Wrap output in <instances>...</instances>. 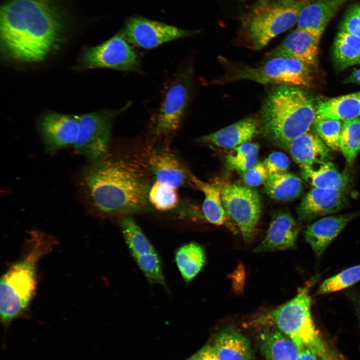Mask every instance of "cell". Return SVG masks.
Segmentation results:
<instances>
[{"label": "cell", "mask_w": 360, "mask_h": 360, "mask_svg": "<svg viewBox=\"0 0 360 360\" xmlns=\"http://www.w3.org/2000/svg\"><path fill=\"white\" fill-rule=\"evenodd\" d=\"M62 24L59 12L49 0H10L0 10L2 48L14 60L40 62L58 44Z\"/></svg>", "instance_id": "obj_1"}, {"label": "cell", "mask_w": 360, "mask_h": 360, "mask_svg": "<svg viewBox=\"0 0 360 360\" xmlns=\"http://www.w3.org/2000/svg\"><path fill=\"white\" fill-rule=\"evenodd\" d=\"M84 183L92 206L108 215L140 212L150 203L151 186L146 172L126 158H106L88 168Z\"/></svg>", "instance_id": "obj_2"}, {"label": "cell", "mask_w": 360, "mask_h": 360, "mask_svg": "<svg viewBox=\"0 0 360 360\" xmlns=\"http://www.w3.org/2000/svg\"><path fill=\"white\" fill-rule=\"evenodd\" d=\"M29 234L24 256L12 264L0 278V316L4 326L27 310L36 289L38 264L56 244L53 237L40 230Z\"/></svg>", "instance_id": "obj_3"}, {"label": "cell", "mask_w": 360, "mask_h": 360, "mask_svg": "<svg viewBox=\"0 0 360 360\" xmlns=\"http://www.w3.org/2000/svg\"><path fill=\"white\" fill-rule=\"evenodd\" d=\"M316 118V104L300 87L280 86L268 96L261 110L262 130L268 138L284 148L309 131Z\"/></svg>", "instance_id": "obj_4"}, {"label": "cell", "mask_w": 360, "mask_h": 360, "mask_svg": "<svg viewBox=\"0 0 360 360\" xmlns=\"http://www.w3.org/2000/svg\"><path fill=\"white\" fill-rule=\"evenodd\" d=\"M312 284L308 282L290 301L262 316L258 324H272L292 340L300 351L308 349L318 360H342L322 338L314 324L309 292Z\"/></svg>", "instance_id": "obj_5"}, {"label": "cell", "mask_w": 360, "mask_h": 360, "mask_svg": "<svg viewBox=\"0 0 360 360\" xmlns=\"http://www.w3.org/2000/svg\"><path fill=\"white\" fill-rule=\"evenodd\" d=\"M306 0H258L242 19L244 37L258 50L297 24Z\"/></svg>", "instance_id": "obj_6"}, {"label": "cell", "mask_w": 360, "mask_h": 360, "mask_svg": "<svg viewBox=\"0 0 360 360\" xmlns=\"http://www.w3.org/2000/svg\"><path fill=\"white\" fill-rule=\"evenodd\" d=\"M311 68L292 58L270 56L269 60L258 66L236 68L225 80H250L264 84L308 87L313 80Z\"/></svg>", "instance_id": "obj_7"}, {"label": "cell", "mask_w": 360, "mask_h": 360, "mask_svg": "<svg viewBox=\"0 0 360 360\" xmlns=\"http://www.w3.org/2000/svg\"><path fill=\"white\" fill-rule=\"evenodd\" d=\"M126 107L119 110L78 115V134L73 145L75 151L93 163L104 158L108 151L113 120Z\"/></svg>", "instance_id": "obj_8"}, {"label": "cell", "mask_w": 360, "mask_h": 360, "mask_svg": "<svg viewBox=\"0 0 360 360\" xmlns=\"http://www.w3.org/2000/svg\"><path fill=\"white\" fill-rule=\"evenodd\" d=\"M222 200L226 214L236 223L244 242H251L262 212L259 194L247 186L229 184L222 189Z\"/></svg>", "instance_id": "obj_9"}, {"label": "cell", "mask_w": 360, "mask_h": 360, "mask_svg": "<svg viewBox=\"0 0 360 360\" xmlns=\"http://www.w3.org/2000/svg\"><path fill=\"white\" fill-rule=\"evenodd\" d=\"M82 62L88 68L126 72H138L140 68L138 54L122 34L88 48L82 56Z\"/></svg>", "instance_id": "obj_10"}, {"label": "cell", "mask_w": 360, "mask_h": 360, "mask_svg": "<svg viewBox=\"0 0 360 360\" xmlns=\"http://www.w3.org/2000/svg\"><path fill=\"white\" fill-rule=\"evenodd\" d=\"M190 97L188 75L179 76L169 87L162 101L153 125V132L158 137H166L180 128Z\"/></svg>", "instance_id": "obj_11"}, {"label": "cell", "mask_w": 360, "mask_h": 360, "mask_svg": "<svg viewBox=\"0 0 360 360\" xmlns=\"http://www.w3.org/2000/svg\"><path fill=\"white\" fill-rule=\"evenodd\" d=\"M192 34L187 30L141 17L128 19L122 33L128 42L146 49L153 48Z\"/></svg>", "instance_id": "obj_12"}, {"label": "cell", "mask_w": 360, "mask_h": 360, "mask_svg": "<svg viewBox=\"0 0 360 360\" xmlns=\"http://www.w3.org/2000/svg\"><path fill=\"white\" fill-rule=\"evenodd\" d=\"M40 132L49 152L74 145L78 134V115L48 113L42 119Z\"/></svg>", "instance_id": "obj_13"}, {"label": "cell", "mask_w": 360, "mask_h": 360, "mask_svg": "<svg viewBox=\"0 0 360 360\" xmlns=\"http://www.w3.org/2000/svg\"><path fill=\"white\" fill-rule=\"evenodd\" d=\"M346 201L344 192L314 188L302 200L298 208V220L308 222L336 212L344 208Z\"/></svg>", "instance_id": "obj_14"}, {"label": "cell", "mask_w": 360, "mask_h": 360, "mask_svg": "<svg viewBox=\"0 0 360 360\" xmlns=\"http://www.w3.org/2000/svg\"><path fill=\"white\" fill-rule=\"evenodd\" d=\"M300 228L294 218L287 212L274 216L265 238L254 249L256 252H272L295 247Z\"/></svg>", "instance_id": "obj_15"}, {"label": "cell", "mask_w": 360, "mask_h": 360, "mask_svg": "<svg viewBox=\"0 0 360 360\" xmlns=\"http://www.w3.org/2000/svg\"><path fill=\"white\" fill-rule=\"evenodd\" d=\"M348 0H318L308 2L301 10L297 30L304 31L318 39L329 22Z\"/></svg>", "instance_id": "obj_16"}, {"label": "cell", "mask_w": 360, "mask_h": 360, "mask_svg": "<svg viewBox=\"0 0 360 360\" xmlns=\"http://www.w3.org/2000/svg\"><path fill=\"white\" fill-rule=\"evenodd\" d=\"M320 40L304 31L296 29L288 36L270 53V56L290 57L311 68L315 67L318 62Z\"/></svg>", "instance_id": "obj_17"}, {"label": "cell", "mask_w": 360, "mask_h": 360, "mask_svg": "<svg viewBox=\"0 0 360 360\" xmlns=\"http://www.w3.org/2000/svg\"><path fill=\"white\" fill-rule=\"evenodd\" d=\"M356 214L332 216L323 218L306 228L304 238L316 257L322 256L327 247Z\"/></svg>", "instance_id": "obj_18"}, {"label": "cell", "mask_w": 360, "mask_h": 360, "mask_svg": "<svg viewBox=\"0 0 360 360\" xmlns=\"http://www.w3.org/2000/svg\"><path fill=\"white\" fill-rule=\"evenodd\" d=\"M259 123L252 117L241 120L214 132L200 136L196 142L232 149L249 142L258 132Z\"/></svg>", "instance_id": "obj_19"}, {"label": "cell", "mask_w": 360, "mask_h": 360, "mask_svg": "<svg viewBox=\"0 0 360 360\" xmlns=\"http://www.w3.org/2000/svg\"><path fill=\"white\" fill-rule=\"evenodd\" d=\"M302 178L314 188L345 192L349 188L348 174L341 172L329 160L300 166Z\"/></svg>", "instance_id": "obj_20"}, {"label": "cell", "mask_w": 360, "mask_h": 360, "mask_svg": "<svg viewBox=\"0 0 360 360\" xmlns=\"http://www.w3.org/2000/svg\"><path fill=\"white\" fill-rule=\"evenodd\" d=\"M148 164L156 182L177 188L187 180L188 174L184 167L167 149L154 150L148 158Z\"/></svg>", "instance_id": "obj_21"}, {"label": "cell", "mask_w": 360, "mask_h": 360, "mask_svg": "<svg viewBox=\"0 0 360 360\" xmlns=\"http://www.w3.org/2000/svg\"><path fill=\"white\" fill-rule=\"evenodd\" d=\"M285 149L300 166L330 158V149L316 133L309 131L292 140Z\"/></svg>", "instance_id": "obj_22"}, {"label": "cell", "mask_w": 360, "mask_h": 360, "mask_svg": "<svg viewBox=\"0 0 360 360\" xmlns=\"http://www.w3.org/2000/svg\"><path fill=\"white\" fill-rule=\"evenodd\" d=\"M259 342L266 360H296L300 352L293 340L273 325L261 331Z\"/></svg>", "instance_id": "obj_23"}, {"label": "cell", "mask_w": 360, "mask_h": 360, "mask_svg": "<svg viewBox=\"0 0 360 360\" xmlns=\"http://www.w3.org/2000/svg\"><path fill=\"white\" fill-rule=\"evenodd\" d=\"M219 360H254L248 340L231 328H225L214 337L212 344Z\"/></svg>", "instance_id": "obj_24"}, {"label": "cell", "mask_w": 360, "mask_h": 360, "mask_svg": "<svg viewBox=\"0 0 360 360\" xmlns=\"http://www.w3.org/2000/svg\"><path fill=\"white\" fill-rule=\"evenodd\" d=\"M360 116V92L318 101L316 118L348 120Z\"/></svg>", "instance_id": "obj_25"}, {"label": "cell", "mask_w": 360, "mask_h": 360, "mask_svg": "<svg viewBox=\"0 0 360 360\" xmlns=\"http://www.w3.org/2000/svg\"><path fill=\"white\" fill-rule=\"evenodd\" d=\"M190 180L204 194L202 210L205 218L216 225L224 224L226 220V212L222 200V188L214 183L203 182L192 174Z\"/></svg>", "instance_id": "obj_26"}, {"label": "cell", "mask_w": 360, "mask_h": 360, "mask_svg": "<svg viewBox=\"0 0 360 360\" xmlns=\"http://www.w3.org/2000/svg\"><path fill=\"white\" fill-rule=\"evenodd\" d=\"M302 189L301 179L288 172L269 174L264 188L265 193L270 197L280 201L296 198L301 194Z\"/></svg>", "instance_id": "obj_27"}, {"label": "cell", "mask_w": 360, "mask_h": 360, "mask_svg": "<svg viewBox=\"0 0 360 360\" xmlns=\"http://www.w3.org/2000/svg\"><path fill=\"white\" fill-rule=\"evenodd\" d=\"M175 260L183 279L190 282L203 268L206 258L202 247L196 242H192L182 245L177 250Z\"/></svg>", "instance_id": "obj_28"}, {"label": "cell", "mask_w": 360, "mask_h": 360, "mask_svg": "<svg viewBox=\"0 0 360 360\" xmlns=\"http://www.w3.org/2000/svg\"><path fill=\"white\" fill-rule=\"evenodd\" d=\"M333 58L340 70L360 64V38L340 30L333 45Z\"/></svg>", "instance_id": "obj_29"}, {"label": "cell", "mask_w": 360, "mask_h": 360, "mask_svg": "<svg viewBox=\"0 0 360 360\" xmlns=\"http://www.w3.org/2000/svg\"><path fill=\"white\" fill-rule=\"evenodd\" d=\"M120 225L124 240L133 257L156 250L132 217L128 216L122 217Z\"/></svg>", "instance_id": "obj_30"}, {"label": "cell", "mask_w": 360, "mask_h": 360, "mask_svg": "<svg viewBox=\"0 0 360 360\" xmlns=\"http://www.w3.org/2000/svg\"><path fill=\"white\" fill-rule=\"evenodd\" d=\"M340 150L348 162L354 160L360 151V118L342 122Z\"/></svg>", "instance_id": "obj_31"}, {"label": "cell", "mask_w": 360, "mask_h": 360, "mask_svg": "<svg viewBox=\"0 0 360 360\" xmlns=\"http://www.w3.org/2000/svg\"><path fill=\"white\" fill-rule=\"evenodd\" d=\"M259 148L256 144L247 142L232 149L226 156V164L243 174L256 163Z\"/></svg>", "instance_id": "obj_32"}, {"label": "cell", "mask_w": 360, "mask_h": 360, "mask_svg": "<svg viewBox=\"0 0 360 360\" xmlns=\"http://www.w3.org/2000/svg\"><path fill=\"white\" fill-rule=\"evenodd\" d=\"M360 280V264L346 268L324 280L317 295L334 292L348 288Z\"/></svg>", "instance_id": "obj_33"}, {"label": "cell", "mask_w": 360, "mask_h": 360, "mask_svg": "<svg viewBox=\"0 0 360 360\" xmlns=\"http://www.w3.org/2000/svg\"><path fill=\"white\" fill-rule=\"evenodd\" d=\"M148 200L158 210H172L176 207L178 202L177 188L156 181L150 189Z\"/></svg>", "instance_id": "obj_34"}, {"label": "cell", "mask_w": 360, "mask_h": 360, "mask_svg": "<svg viewBox=\"0 0 360 360\" xmlns=\"http://www.w3.org/2000/svg\"><path fill=\"white\" fill-rule=\"evenodd\" d=\"M312 126L316 134L330 149L340 150L341 120L316 118Z\"/></svg>", "instance_id": "obj_35"}, {"label": "cell", "mask_w": 360, "mask_h": 360, "mask_svg": "<svg viewBox=\"0 0 360 360\" xmlns=\"http://www.w3.org/2000/svg\"><path fill=\"white\" fill-rule=\"evenodd\" d=\"M134 258L137 266L150 283L166 286L161 261L156 250Z\"/></svg>", "instance_id": "obj_36"}, {"label": "cell", "mask_w": 360, "mask_h": 360, "mask_svg": "<svg viewBox=\"0 0 360 360\" xmlns=\"http://www.w3.org/2000/svg\"><path fill=\"white\" fill-rule=\"evenodd\" d=\"M341 31L360 38V4L352 6L346 12L340 26Z\"/></svg>", "instance_id": "obj_37"}, {"label": "cell", "mask_w": 360, "mask_h": 360, "mask_svg": "<svg viewBox=\"0 0 360 360\" xmlns=\"http://www.w3.org/2000/svg\"><path fill=\"white\" fill-rule=\"evenodd\" d=\"M269 174L264 162L256 163L247 171L243 173L244 182L248 186L254 187L264 184Z\"/></svg>", "instance_id": "obj_38"}, {"label": "cell", "mask_w": 360, "mask_h": 360, "mask_svg": "<svg viewBox=\"0 0 360 360\" xmlns=\"http://www.w3.org/2000/svg\"><path fill=\"white\" fill-rule=\"evenodd\" d=\"M269 174L286 172L290 162L287 156L280 152L271 153L264 162Z\"/></svg>", "instance_id": "obj_39"}, {"label": "cell", "mask_w": 360, "mask_h": 360, "mask_svg": "<svg viewBox=\"0 0 360 360\" xmlns=\"http://www.w3.org/2000/svg\"><path fill=\"white\" fill-rule=\"evenodd\" d=\"M186 360H219L212 345L206 344Z\"/></svg>", "instance_id": "obj_40"}, {"label": "cell", "mask_w": 360, "mask_h": 360, "mask_svg": "<svg viewBox=\"0 0 360 360\" xmlns=\"http://www.w3.org/2000/svg\"><path fill=\"white\" fill-rule=\"evenodd\" d=\"M296 360H318L316 356L309 350L304 349L300 351Z\"/></svg>", "instance_id": "obj_41"}, {"label": "cell", "mask_w": 360, "mask_h": 360, "mask_svg": "<svg viewBox=\"0 0 360 360\" xmlns=\"http://www.w3.org/2000/svg\"><path fill=\"white\" fill-rule=\"evenodd\" d=\"M344 83H353L360 84V69L356 70L344 80Z\"/></svg>", "instance_id": "obj_42"}, {"label": "cell", "mask_w": 360, "mask_h": 360, "mask_svg": "<svg viewBox=\"0 0 360 360\" xmlns=\"http://www.w3.org/2000/svg\"><path fill=\"white\" fill-rule=\"evenodd\" d=\"M350 298L354 305L357 312L358 316L360 322V294L353 293L350 295Z\"/></svg>", "instance_id": "obj_43"}]
</instances>
